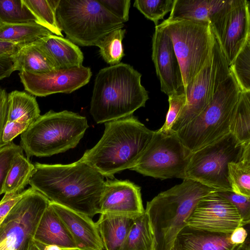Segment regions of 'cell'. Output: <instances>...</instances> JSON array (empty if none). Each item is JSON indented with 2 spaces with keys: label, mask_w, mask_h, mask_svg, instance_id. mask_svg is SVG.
<instances>
[{
  "label": "cell",
  "mask_w": 250,
  "mask_h": 250,
  "mask_svg": "<svg viewBox=\"0 0 250 250\" xmlns=\"http://www.w3.org/2000/svg\"><path fill=\"white\" fill-rule=\"evenodd\" d=\"M34 165L28 184L50 202L90 217L100 213L105 181L95 169L79 160L67 165Z\"/></svg>",
  "instance_id": "cell-1"
},
{
  "label": "cell",
  "mask_w": 250,
  "mask_h": 250,
  "mask_svg": "<svg viewBox=\"0 0 250 250\" xmlns=\"http://www.w3.org/2000/svg\"><path fill=\"white\" fill-rule=\"evenodd\" d=\"M104 134L92 148L79 160L104 177L130 170L150 141L154 131L131 115L104 123Z\"/></svg>",
  "instance_id": "cell-2"
},
{
  "label": "cell",
  "mask_w": 250,
  "mask_h": 250,
  "mask_svg": "<svg viewBox=\"0 0 250 250\" xmlns=\"http://www.w3.org/2000/svg\"><path fill=\"white\" fill-rule=\"evenodd\" d=\"M142 74L129 64L119 63L97 74L90 112L97 124L131 116L145 106L148 92L142 85Z\"/></svg>",
  "instance_id": "cell-3"
},
{
  "label": "cell",
  "mask_w": 250,
  "mask_h": 250,
  "mask_svg": "<svg viewBox=\"0 0 250 250\" xmlns=\"http://www.w3.org/2000/svg\"><path fill=\"white\" fill-rule=\"evenodd\" d=\"M215 191L197 182H183L147 202V214L155 236V250H171L180 230L199 200Z\"/></svg>",
  "instance_id": "cell-4"
},
{
  "label": "cell",
  "mask_w": 250,
  "mask_h": 250,
  "mask_svg": "<svg viewBox=\"0 0 250 250\" xmlns=\"http://www.w3.org/2000/svg\"><path fill=\"white\" fill-rule=\"evenodd\" d=\"M88 128L86 118L67 110L40 115L21 135L27 158L48 157L75 147Z\"/></svg>",
  "instance_id": "cell-5"
},
{
  "label": "cell",
  "mask_w": 250,
  "mask_h": 250,
  "mask_svg": "<svg viewBox=\"0 0 250 250\" xmlns=\"http://www.w3.org/2000/svg\"><path fill=\"white\" fill-rule=\"evenodd\" d=\"M241 92L230 72L210 104L175 132L184 146L193 152L229 134L231 113Z\"/></svg>",
  "instance_id": "cell-6"
},
{
  "label": "cell",
  "mask_w": 250,
  "mask_h": 250,
  "mask_svg": "<svg viewBox=\"0 0 250 250\" xmlns=\"http://www.w3.org/2000/svg\"><path fill=\"white\" fill-rule=\"evenodd\" d=\"M56 16L67 39L81 46H97L109 33L124 26L98 0H59Z\"/></svg>",
  "instance_id": "cell-7"
},
{
  "label": "cell",
  "mask_w": 250,
  "mask_h": 250,
  "mask_svg": "<svg viewBox=\"0 0 250 250\" xmlns=\"http://www.w3.org/2000/svg\"><path fill=\"white\" fill-rule=\"evenodd\" d=\"M250 143L239 142L230 133L191 153L184 179L197 182L216 191H232L228 165L239 161Z\"/></svg>",
  "instance_id": "cell-8"
},
{
  "label": "cell",
  "mask_w": 250,
  "mask_h": 250,
  "mask_svg": "<svg viewBox=\"0 0 250 250\" xmlns=\"http://www.w3.org/2000/svg\"><path fill=\"white\" fill-rule=\"evenodd\" d=\"M162 23L172 40L185 88L209 58L214 34L207 22L166 19Z\"/></svg>",
  "instance_id": "cell-9"
},
{
  "label": "cell",
  "mask_w": 250,
  "mask_h": 250,
  "mask_svg": "<svg viewBox=\"0 0 250 250\" xmlns=\"http://www.w3.org/2000/svg\"><path fill=\"white\" fill-rule=\"evenodd\" d=\"M191 153L175 132L165 133L157 130L154 131L146 148L130 170L161 180H183Z\"/></svg>",
  "instance_id": "cell-10"
},
{
  "label": "cell",
  "mask_w": 250,
  "mask_h": 250,
  "mask_svg": "<svg viewBox=\"0 0 250 250\" xmlns=\"http://www.w3.org/2000/svg\"><path fill=\"white\" fill-rule=\"evenodd\" d=\"M229 74L226 57L214 34L209 57L185 87L186 104L174 123L171 131L176 132L197 116L210 104L219 86Z\"/></svg>",
  "instance_id": "cell-11"
},
{
  "label": "cell",
  "mask_w": 250,
  "mask_h": 250,
  "mask_svg": "<svg viewBox=\"0 0 250 250\" xmlns=\"http://www.w3.org/2000/svg\"><path fill=\"white\" fill-rule=\"evenodd\" d=\"M49 202L32 188L26 189L0 224V250H24Z\"/></svg>",
  "instance_id": "cell-12"
},
{
  "label": "cell",
  "mask_w": 250,
  "mask_h": 250,
  "mask_svg": "<svg viewBox=\"0 0 250 250\" xmlns=\"http://www.w3.org/2000/svg\"><path fill=\"white\" fill-rule=\"evenodd\" d=\"M209 23L229 66L250 38L249 1L227 0L214 13Z\"/></svg>",
  "instance_id": "cell-13"
},
{
  "label": "cell",
  "mask_w": 250,
  "mask_h": 250,
  "mask_svg": "<svg viewBox=\"0 0 250 250\" xmlns=\"http://www.w3.org/2000/svg\"><path fill=\"white\" fill-rule=\"evenodd\" d=\"M186 223L193 229L223 233L243 227L236 208L216 190L199 200Z\"/></svg>",
  "instance_id": "cell-14"
},
{
  "label": "cell",
  "mask_w": 250,
  "mask_h": 250,
  "mask_svg": "<svg viewBox=\"0 0 250 250\" xmlns=\"http://www.w3.org/2000/svg\"><path fill=\"white\" fill-rule=\"evenodd\" d=\"M19 75L24 89L29 94L45 97L58 93H70L78 89L89 83L92 72L89 67L82 65L42 74L22 71Z\"/></svg>",
  "instance_id": "cell-15"
},
{
  "label": "cell",
  "mask_w": 250,
  "mask_h": 250,
  "mask_svg": "<svg viewBox=\"0 0 250 250\" xmlns=\"http://www.w3.org/2000/svg\"><path fill=\"white\" fill-rule=\"evenodd\" d=\"M152 49V60L161 91L168 96L185 92L181 70L172 41L162 22L155 26Z\"/></svg>",
  "instance_id": "cell-16"
},
{
  "label": "cell",
  "mask_w": 250,
  "mask_h": 250,
  "mask_svg": "<svg viewBox=\"0 0 250 250\" xmlns=\"http://www.w3.org/2000/svg\"><path fill=\"white\" fill-rule=\"evenodd\" d=\"M144 212L140 187L127 180L105 181L100 214L138 215Z\"/></svg>",
  "instance_id": "cell-17"
},
{
  "label": "cell",
  "mask_w": 250,
  "mask_h": 250,
  "mask_svg": "<svg viewBox=\"0 0 250 250\" xmlns=\"http://www.w3.org/2000/svg\"><path fill=\"white\" fill-rule=\"evenodd\" d=\"M70 233L78 250H103L96 223L91 217L50 202Z\"/></svg>",
  "instance_id": "cell-18"
},
{
  "label": "cell",
  "mask_w": 250,
  "mask_h": 250,
  "mask_svg": "<svg viewBox=\"0 0 250 250\" xmlns=\"http://www.w3.org/2000/svg\"><path fill=\"white\" fill-rule=\"evenodd\" d=\"M35 43L56 69H68L83 65L82 52L77 45L67 39L51 34Z\"/></svg>",
  "instance_id": "cell-19"
},
{
  "label": "cell",
  "mask_w": 250,
  "mask_h": 250,
  "mask_svg": "<svg viewBox=\"0 0 250 250\" xmlns=\"http://www.w3.org/2000/svg\"><path fill=\"white\" fill-rule=\"evenodd\" d=\"M230 233L210 232L185 226L174 240V250H231Z\"/></svg>",
  "instance_id": "cell-20"
},
{
  "label": "cell",
  "mask_w": 250,
  "mask_h": 250,
  "mask_svg": "<svg viewBox=\"0 0 250 250\" xmlns=\"http://www.w3.org/2000/svg\"><path fill=\"white\" fill-rule=\"evenodd\" d=\"M33 239L47 245L78 250L70 233L50 202L41 218Z\"/></svg>",
  "instance_id": "cell-21"
},
{
  "label": "cell",
  "mask_w": 250,
  "mask_h": 250,
  "mask_svg": "<svg viewBox=\"0 0 250 250\" xmlns=\"http://www.w3.org/2000/svg\"><path fill=\"white\" fill-rule=\"evenodd\" d=\"M100 214L96 224L104 249L105 250H120L135 218L139 214Z\"/></svg>",
  "instance_id": "cell-22"
},
{
  "label": "cell",
  "mask_w": 250,
  "mask_h": 250,
  "mask_svg": "<svg viewBox=\"0 0 250 250\" xmlns=\"http://www.w3.org/2000/svg\"><path fill=\"white\" fill-rule=\"evenodd\" d=\"M223 0H174L168 20L207 22L227 2Z\"/></svg>",
  "instance_id": "cell-23"
},
{
  "label": "cell",
  "mask_w": 250,
  "mask_h": 250,
  "mask_svg": "<svg viewBox=\"0 0 250 250\" xmlns=\"http://www.w3.org/2000/svg\"><path fill=\"white\" fill-rule=\"evenodd\" d=\"M51 34L48 30L36 22L2 24L0 27V40L21 47L33 44Z\"/></svg>",
  "instance_id": "cell-24"
},
{
  "label": "cell",
  "mask_w": 250,
  "mask_h": 250,
  "mask_svg": "<svg viewBox=\"0 0 250 250\" xmlns=\"http://www.w3.org/2000/svg\"><path fill=\"white\" fill-rule=\"evenodd\" d=\"M154 234L147 214L136 217L120 250H155Z\"/></svg>",
  "instance_id": "cell-25"
},
{
  "label": "cell",
  "mask_w": 250,
  "mask_h": 250,
  "mask_svg": "<svg viewBox=\"0 0 250 250\" xmlns=\"http://www.w3.org/2000/svg\"><path fill=\"white\" fill-rule=\"evenodd\" d=\"M12 57L14 71L42 74L56 69L35 43L21 47Z\"/></svg>",
  "instance_id": "cell-26"
},
{
  "label": "cell",
  "mask_w": 250,
  "mask_h": 250,
  "mask_svg": "<svg viewBox=\"0 0 250 250\" xmlns=\"http://www.w3.org/2000/svg\"><path fill=\"white\" fill-rule=\"evenodd\" d=\"M34 169V165L24 156L23 152L18 154L8 172L3 193L14 196L23 191L24 188L29 183Z\"/></svg>",
  "instance_id": "cell-27"
},
{
  "label": "cell",
  "mask_w": 250,
  "mask_h": 250,
  "mask_svg": "<svg viewBox=\"0 0 250 250\" xmlns=\"http://www.w3.org/2000/svg\"><path fill=\"white\" fill-rule=\"evenodd\" d=\"M229 129L239 142L250 143V91L241 92L231 113Z\"/></svg>",
  "instance_id": "cell-28"
},
{
  "label": "cell",
  "mask_w": 250,
  "mask_h": 250,
  "mask_svg": "<svg viewBox=\"0 0 250 250\" xmlns=\"http://www.w3.org/2000/svg\"><path fill=\"white\" fill-rule=\"evenodd\" d=\"M7 122L22 118L34 122L40 116L35 97L27 92L14 90L8 94Z\"/></svg>",
  "instance_id": "cell-29"
},
{
  "label": "cell",
  "mask_w": 250,
  "mask_h": 250,
  "mask_svg": "<svg viewBox=\"0 0 250 250\" xmlns=\"http://www.w3.org/2000/svg\"><path fill=\"white\" fill-rule=\"evenodd\" d=\"M228 173L232 191L250 197V146L239 161L228 164Z\"/></svg>",
  "instance_id": "cell-30"
},
{
  "label": "cell",
  "mask_w": 250,
  "mask_h": 250,
  "mask_svg": "<svg viewBox=\"0 0 250 250\" xmlns=\"http://www.w3.org/2000/svg\"><path fill=\"white\" fill-rule=\"evenodd\" d=\"M36 19L37 23L53 34L63 37L59 27L56 11L59 0H22Z\"/></svg>",
  "instance_id": "cell-31"
},
{
  "label": "cell",
  "mask_w": 250,
  "mask_h": 250,
  "mask_svg": "<svg viewBox=\"0 0 250 250\" xmlns=\"http://www.w3.org/2000/svg\"><path fill=\"white\" fill-rule=\"evenodd\" d=\"M125 32L123 28L115 30L104 37L97 45L101 56L107 63L117 64L125 56L122 41Z\"/></svg>",
  "instance_id": "cell-32"
},
{
  "label": "cell",
  "mask_w": 250,
  "mask_h": 250,
  "mask_svg": "<svg viewBox=\"0 0 250 250\" xmlns=\"http://www.w3.org/2000/svg\"><path fill=\"white\" fill-rule=\"evenodd\" d=\"M0 21L6 24L37 23L22 0H0Z\"/></svg>",
  "instance_id": "cell-33"
},
{
  "label": "cell",
  "mask_w": 250,
  "mask_h": 250,
  "mask_svg": "<svg viewBox=\"0 0 250 250\" xmlns=\"http://www.w3.org/2000/svg\"><path fill=\"white\" fill-rule=\"evenodd\" d=\"M229 67L241 91H250V38Z\"/></svg>",
  "instance_id": "cell-34"
},
{
  "label": "cell",
  "mask_w": 250,
  "mask_h": 250,
  "mask_svg": "<svg viewBox=\"0 0 250 250\" xmlns=\"http://www.w3.org/2000/svg\"><path fill=\"white\" fill-rule=\"evenodd\" d=\"M174 0H136L133 6L155 25L168 12H171Z\"/></svg>",
  "instance_id": "cell-35"
},
{
  "label": "cell",
  "mask_w": 250,
  "mask_h": 250,
  "mask_svg": "<svg viewBox=\"0 0 250 250\" xmlns=\"http://www.w3.org/2000/svg\"><path fill=\"white\" fill-rule=\"evenodd\" d=\"M168 96L169 108L166 121L158 130L165 133L171 132V128L187 102L185 92L175 93Z\"/></svg>",
  "instance_id": "cell-36"
},
{
  "label": "cell",
  "mask_w": 250,
  "mask_h": 250,
  "mask_svg": "<svg viewBox=\"0 0 250 250\" xmlns=\"http://www.w3.org/2000/svg\"><path fill=\"white\" fill-rule=\"evenodd\" d=\"M23 151L13 142L0 148V195L3 193L5 180L15 156Z\"/></svg>",
  "instance_id": "cell-37"
},
{
  "label": "cell",
  "mask_w": 250,
  "mask_h": 250,
  "mask_svg": "<svg viewBox=\"0 0 250 250\" xmlns=\"http://www.w3.org/2000/svg\"><path fill=\"white\" fill-rule=\"evenodd\" d=\"M217 192L236 208L243 226L250 223V197L235 193L232 191H217Z\"/></svg>",
  "instance_id": "cell-38"
},
{
  "label": "cell",
  "mask_w": 250,
  "mask_h": 250,
  "mask_svg": "<svg viewBox=\"0 0 250 250\" xmlns=\"http://www.w3.org/2000/svg\"><path fill=\"white\" fill-rule=\"evenodd\" d=\"M33 122L26 119L7 122L5 125L2 141L4 145L12 142L17 136L22 134Z\"/></svg>",
  "instance_id": "cell-39"
},
{
  "label": "cell",
  "mask_w": 250,
  "mask_h": 250,
  "mask_svg": "<svg viewBox=\"0 0 250 250\" xmlns=\"http://www.w3.org/2000/svg\"><path fill=\"white\" fill-rule=\"evenodd\" d=\"M109 11L124 23L128 21L130 0H98Z\"/></svg>",
  "instance_id": "cell-40"
},
{
  "label": "cell",
  "mask_w": 250,
  "mask_h": 250,
  "mask_svg": "<svg viewBox=\"0 0 250 250\" xmlns=\"http://www.w3.org/2000/svg\"><path fill=\"white\" fill-rule=\"evenodd\" d=\"M8 94L3 88H0V148L5 146L2 138L5 125L7 122Z\"/></svg>",
  "instance_id": "cell-41"
},
{
  "label": "cell",
  "mask_w": 250,
  "mask_h": 250,
  "mask_svg": "<svg viewBox=\"0 0 250 250\" xmlns=\"http://www.w3.org/2000/svg\"><path fill=\"white\" fill-rule=\"evenodd\" d=\"M25 191L26 190H24L21 193L14 196L4 195L0 201V224L3 221L13 207L24 195Z\"/></svg>",
  "instance_id": "cell-42"
},
{
  "label": "cell",
  "mask_w": 250,
  "mask_h": 250,
  "mask_svg": "<svg viewBox=\"0 0 250 250\" xmlns=\"http://www.w3.org/2000/svg\"><path fill=\"white\" fill-rule=\"evenodd\" d=\"M12 57H0V80L9 77L14 72Z\"/></svg>",
  "instance_id": "cell-43"
},
{
  "label": "cell",
  "mask_w": 250,
  "mask_h": 250,
  "mask_svg": "<svg viewBox=\"0 0 250 250\" xmlns=\"http://www.w3.org/2000/svg\"><path fill=\"white\" fill-rule=\"evenodd\" d=\"M21 48L17 45L0 40V57H13Z\"/></svg>",
  "instance_id": "cell-44"
},
{
  "label": "cell",
  "mask_w": 250,
  "mask_h": 250,
  "mask_svg": "<svg viewBox=\"0 0 250 250\" xmlns=\"http://www.w3.org/2000/svg\"><path fill=\"white\" fill-rule=\"evenodd\" d=\"M248 235V232L243 227H238L230 234V242L234 245L242 244L246 241Z\"/></svg>",
  "instance_id": "cell-45"
},
{
  "label": "cell",
  "mask_w": 250,
  "mask_h": 250,
  "mask_svg": "<svg viewBox=\"0 0 250 250\" xmlns=\"http://www.w3.org/2000/svg\"><path fill=\"white\" fill-rule=\"evenodd\" d=\"M33 241L36 245L39 248L40 250H69L65 249L54 245H47L42 243L33 239Z\"/></svg>",
  "instance_id": "cell-46"
},
{
  "label": "cell",
  "mask_w": 250,
  "mask_h": 250,
  "mask_svg": "<svg viewBox=\"0 0 250 250\" xmlns=\"http://www.w3.org/2000/svg\"><path fill=\"white\" fill-rule=\"evenodd\" d=\"M231 250H250L249 238L242 244L236 245Z\"/></svg>",
  "instance_id": "cell-47"
},
{
  "label": "cell",
  "mask_w": 250,
  "mask_h": 250,
  "mask_svg": "<svg viewBox=\"0 0 250 250\" xmlns=\"http://www.w3.org/2000/svg\"><path fill=\"white\" fill-rule=\"evenodd\" d=\"M24 250H40L35 244L33 239L29 243L28 246Z\"/></svg>",
  "instance_id": "cell-48"
},
{
  "label": "cell",
  "mask_w": 250,
  "mask_h": 250,
  "mask_svg": "<svg viewBox=\"0 0 250 250\" xmlns=\"http://www.w3.org/2000/svg\"><path fill=\"white\" fill-rule=\"evenodd\" d=\"M1 25H2V23H1V22L0 21V26H1Z\"/></svg>",
  "instance_id": "cell-49"
},
{
  "label": "cell",
  "mask_w": 250,
  "mask_h": 250,
  "mask_svg": "<svg viewBox=\"0 0 250 250\" xmlns=\"http://www.w3.org/2000/svg\"><path fill=\"white\" fill-rule=\"evenodd\" d=\"M171 250H174V249L172 248V249Z\"/></svg>",
  "instance_id": "cell-50"
}]
</instances>
